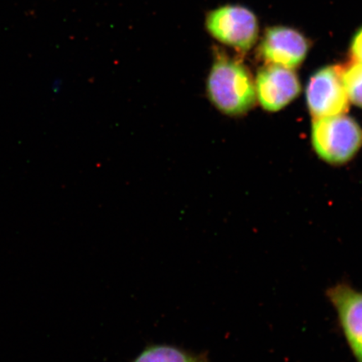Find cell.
Returning a JSON list of instances; mask_svg holds the SVG:
<instances>
[{"label":"cell","instance_id":"cell-4","mask_svg":"<svg viewBox=\"0 0 362 362\" xmlns=\"http://www.w3.org/2000/svg\"><path fill=\"white\" fill-rule=\"evenodd\" d=\"M343 67L321 68L311 76L306 88V101L314 119L345 115L350 100L342 81Z\"/></svg>","mask_w":362,"mask_h":362},{"label":"cell","instance_id":"cell-3","mask_svg":"<svg viewBox=\"0 0 362 362\" xmlns=\"http://www.w3.org/2000/svg\"><path fill=\"white\" fill-rule=\"evenodd\" d=\"M206 26L220 42L243 52L249 51L259 36V23L255 13L242 6L216 8L207 16Z\"/></svg>","mask_w":362,"mask_h":362},{"label":"cell","instance_id":"cell-2","mask_svg":"<svg viewBox=\"0 0 362 362\" xmlns=\"http://www.w3.org/2000/svg\"><path fill=\"white\" fill-rule=\"evenodd\" d=\"M311 138L317 155L333 165L350 161L362 147L361 127L345 115L315 119Z\"/></svg>","mask_w":362,"mask_h":362},{"label":"cell","instance_id":"cell-5","mask_svg":"<svg viewBox=\"0 0 362 362\" xmlns=\"http://www.w3.org/2000/svg\"><path fill=\"white\" fill-rule=\"evenodd\" d=\"M325 294L337 312L339 327L353 356L362 362V291L348 282H339Z\"/></svg>","mask_w":362,"mask_h":362},{"label":"cell","instance_id":"cell-1","mask_svg":"<svg viewBox=\"0 0 362 362\" xmlns=\"http://www.w3.org/2000/svg\"><path fill=\"white\" fill-rule=\"evenodd\" d=\"M206 93L215 107L228 116L246 115L257 101L255 83L247 68L221 53L208 76Z\"/></svg>","mask_w":362,"mask_h":362},{"label":"cell","instance_id":"cell-8","mask_svg":"<svg viewBox=\"0 0 362 362\" xmlns=\"http://www.w3.org/2000/svg\"><path fill=\"white\" fill-rule=\"evenodd\" d=\"M133 362H208L205 357L192 356L170 346H156L144 351Z\"/></svg>","mask_w":362,"mask_h":362},{"label":"cell","instance_id":"cell-6","mask_svg":"<svg viewBox=\"0 0 362 362\" xmlns=\"http://www.w3.org/2000/svg\"><path fill=\"white\" fill-rule=\"evenodd\" d=\"M255 88L257 100L269 112L283 110L301 92L296 72L276 65L262 68L257 76Z\"/></svg>","mask_w":362,"mask_h":362},{"label":"cell","instance_id":"cell-7","mask_svg":"<svg viewBox=\"0 0 362 362\" xmlns=\"http://www.w3.org/2000/svg\"><path fill=\"white\" fill-rule=\"evenodd\" d=\"M309 51L307 39L298 31L287 27H273L266 31L260 54L268 65L288 69L300 66Z\"/></svg>","mask_w":362,"mask_h":362},{"label":"cell","instance_id":"cell-9","mask_svg":"<svg viewBox=\"0 0 362 362\" xmlns=\"http://www.w3.org/2000/svg\"><path fill=\"white\" fill-rule=\"evenodd\" d=\"M342 81L350 102L362 108V63L343 67Z\"/></svg>","mask_w":362,"mask_h":362},{"label":"cell","instance_id":"cell-10","mask_svg":"<svg viewBox=\"0 0 362 362\" xmlns=\"http://www.w3.org/2000/svg\"><path fill=\"white\" fill-rule=\"evenodd\" d=\"M351 55L353 60L362 63V28L353 38L351 45Z\"/></svg>","mask_w":362,"mask_h":362}]
</instances>
